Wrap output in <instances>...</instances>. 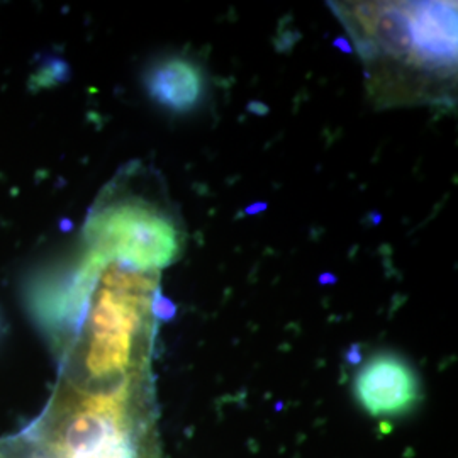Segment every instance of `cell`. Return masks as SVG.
<instances>
[{
    "instance_id": "obj_1",
    "label": "cell",
    "mask_w": 458,
    "mask_h": 458,
    "mask_svg": "<svg viewBox=\"0 0 458 458\" xmlns=\"http://www.w3.org/2000/svg\"><path fill=\"white\" fill-rule=\"evenodd\" d=\"M138 165L117 174L98 197L82 228L83 251L100 262L162 272L181 260L185 231L164 197L136 185Z\"/></svg>"
},
{
    "instance_id": "obj_2",
    "label": "cell",
    "mask_w": 458,
    "mask_h": 458,
    "mask_svg": "<svg viewBox=\"0 0 458 458\" xmlns=\"http://www.w3.org/2000/svg\"><path fill=\"white\" fill-rule=\"evenodd\" d=\"M346 28L372 73V83L397 72L452 77L457 55L455 4H344Z\"/></svg>"
},
{
    "instance_id": "obj_3",
    "label": "cell",
    "mask_w": 458,
    "mask_h": 458,
    "mask_svg": "<svg viewBox=\"0 0 458 458\" xmlns=\"http://www.w3.org/2000/svg\"><path fill=\"white\" fill-rule=\"evenodd\" d=\"M353 393L377 420L399 418L421 401V384L410 361L393 352H378L359 369Z\"/></svg>"
},
{
    "instance_id": "obj_4",
    "label": "cell",
    "mask_w": 458,
    "mask_h": 458,
    "mask_svg": "<svg viewBox=\"0 0 458 458\" xmlns=\"http://www.w3.org/2000/svg\"><path fill=\"white\" fill-rule=\"evenodd\" d=\"M149 98L172 114H191L208 94L206 73L194 60L166 56L153 64L145 75Z\"/></svg>"
}]
</instances>
